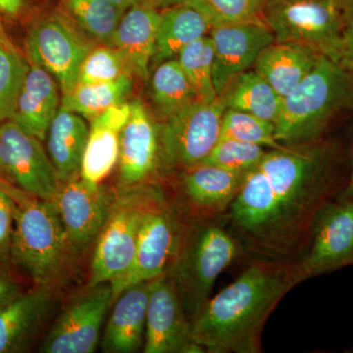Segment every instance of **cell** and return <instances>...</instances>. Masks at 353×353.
<instances>
[{
  "label": "cell",
  "instance_id": "e575fe53",
  "mask_svg": "<svg viewBox=\"0 0 353 353\" xmlns=\"http://www.w3.org/2000/svg\"><path fill=\"white\" fill-rule=\"evenodd\" d=\"M125 74L130 73L119 51L113 46L97 44L81 64L77 85L113 82Z\"/></svg>",
  "mask_w": 353,
  "mask_h": 353
},
{
  "label": "cell",
  "instance_id": "603a6c76",
  "mask_svg": "<svg viewBox=\"0 0 353 353\" xmlns=\"http://www.w3.org/2000/svg\"><path fill=\"white\" fill-rule=\"evenodd\" d=\"M57 81L46 70L30 64L12 118L20 128L44 141L59 110Z\"/></svg>",
  "mask_w": 353,
  "mask_h": 353
},
{
  "label": "cell",
  "instance_id": "5b68a950",
  "mask_svg": "<svg viewBox=\"0 0 353 353\" xmlns=\"http://www.w3.org/2000/svg\"><path fill=\"white\" fill-rule=\"evenodd\" d=\"M241 252L240 241L223 221L188 223L166 273L175 283L192 324L210 299L218 276Z\"/></svg>",
  "mask_w": 353,
  "mask_h": 353
},
{
  "label": "cell",
  "instance_id": "30bf717a",
  "mask_svg": "<svg viewBox=\"0 0 353 353\" xmlns=\"http://www.w3.org/2000/svg\"><path fill=\"white\" fill-rule=\"evenodd\" d=\"M143 185L120 190L95 241L87 287L112 283L134 262L143 208Z\"/></svg>",
  "mask_w": 353,
  "mask_h": 353
},
{
  "label": "cell",
  "instance_id": "9c48e42d",
  "mask_svg": "<svg viewBox=\"0 0 353 353\" xmlns=\"http://www.w3.org/2000/svg\"><path fill=\"white\" fill-rule=\"evenodd\" d=\"M226 106L197 101L158 124L159 169L185 170L202 163L220 141Z\"/></svg>",
  "mask_w": 353,
  "mask_h": 353
},
{
  "label": "cell",
  "instance_id": "7c38bea8",
  "mask_svg": "<svg viewBox=\"0 0 353 353\" xmlns=\"http://www.w3.org/2000/svg\"><path fill=\"white\" fill-rule=\"evenodd\" d=\"M353 264V199L329 201L316 217L303 256L294 262L301 282Z\"/></svg>",
  "mask_w": 353,
  "mask_h": 353
},
{
  "label": "cell",
  "instance_id": "ffe728a7",
  "mask_svg": "<svg viewBox=\"0 0 353 353\" xmlns=\"http://www.w3.org/2000/svg\"><path fill=\"white\" fill-rule=\"evenodd\" d=\"M131 112V104L121 103L90 121L80 176L92 185H101L118 163L120 136Z\"/></svg>",
  "mask_w": 353,
  "mask_h": 353
},
{
  "label": "cell",
  "instance_id": "836d02e7",
  "mask_svg": "<svg viewBox=\"0 0 353 353\" xmlns=\"http://www.w3.org/2000/svg\"><path fill=\"white\" fill-rule=\"evenodd\" d=\"M29 68L20 52L0 44V123L12 118Z\"/></svg>",
  "mask_w": 353,
  "mask_h": 353
},
{
  "label": "cell",
  "instance_id": "277c9868",
  "mask_svg": "<svg viewBox=\"0 0 353 353\" xmlns=\"http://www.w3.org/2000/svg\"><path fill=\"white\" fill-rule=\"evenodd\" d=\"M75 253L52 201L17 204L11 264L34 285L57 290L70 276Z\"/></svg>",
  "mask_w": 353,
  "mask_h": 353
},
{
  "label": "cell",
  "instance_id": "5bb4252c",
  "mask_svg": "<svg viewBox=\"0 0 353 353\" xmlns=\"http://www.w3.org/2000/svg\"><path fill=\"white\" fill-rule=\"evenodd\" d=\"M116 196V192L103 185H90L81 176L61 183L52 201L77 257L97 241Z\"/></svg>",
  "mask_w": 353,
  "mask_h": 353
},
{
  "label": "cell",
  "instance_id": "bcb514c9",
  "mask_svg": "<svg viewBox=\"0 0 353 353\" xmlns=\"http://www.w3.org/2000/svg\"><path fill=\"white\" fill-rule=\"evenodd\" d=\"M350 352H353V350H350Z\"/></svg>",
  "mask_w": 353,
  "mask_h": 353
},
{
  "label": "cell",
  "instance_id": "3957f363",
  "mask_svg": "<svg viewBox=\"0 0 353 353\" xmlns=\"http://www.w3.org/2000/svg\"><path fill=\"white\" fill-rule=\"evenodd\" d=\"M352 108V77L322 55L301 83L282 97L274 122L275 138L285 145L314 143L322 139L332 120Z\"/></svg>",
  "mask_w": 353,
  "mask_h": 353
},
{
  "label": "cell",
  "instance_id": "f546056e",
  "mask_svg": "<svg viewBox=\"0 0 353 353\" xmlns=\"http://www.w3.org/2000/svg\"><path fill=\"white\" fill-rule=\"evenodd\" d=\"M62 9L97 43L110 46L126 12L110 0H62Z\"/></svg>",
  "mask_w": 353,
  "mask_h": 353
},
{
  "label": "cell",
  "instance_id": "d590c367",
  "mask_svg": "<svg viewBox=\"0 0 353 353\" xmlns=\"http://www.w3.org/2000/svg\"><path fill=\"white\" fill-rule=\"evenodd\" d=\"M266 152V148L254 143L236 139H220L202 163L248 173L259 166Z\"/></svg>",
  "mask_w": 353,
  "mask_h": 353
},
{
  "label": "cell",
  "instance_id": "60d3db41",
  "mask_svg": "<svg viewBox=\"0 0 353 353\" xmlns=\"http://www.w3.org/2000/svg\"><path fill=\"white\" fill-rule=\"evenodd\" d=\"M26 0H0V13L9 16H17L23 12Z\"/></svg>",
  "mask_w": 353,
  "mask_h": 353
},
{
  "label": "cell",
  "instance_id": "8fae6325",
  "mask_svg": "<svg viewBox=\"0 0 353 353\" xmlns=\"http://www.w3.org/2000/svg\"><path fill=\"white\" fill-rule=\"evenodd\" d=\"M0 173L14 187L43 201L54 199L61 185L41 139L12 120L0 126Z\"/></svg>",
  "mask_w": 353,
  "mask_h": 353
},
{
  "label": "cell",
  "instance_id": "7402d4cb",
  "mask_svg": "<svg viewBox=\"0 0 353 353\" xmlns=\"http://www.w3.org/2000/svg\"><path fill=\"white\" fill-rule=\"evenodd\" d=\"M150 285V281L132 285L114 301L102 340L104 352L132 353L143 348Z\"/></svg>",
  "mask_w": 353,
  "mask_h": 353
},
{
  "label": "cell",
  "instance_id": "8d00e7d4",
  "mask_svg": "<svg viewBox=\"0 0 353 353\" xmlns=\"http://www.w3.org/2000/svg\"><path fill=\"white\" fill-rule=\"evenodd\" d=\"M16 206L17 203L12 197L0 190V262L11 267H13L11 264L10 252Z\"/></svg>",
  "mask_w": 353,
  "mask_h": 353
},
{
  "label": "cell",
  "instance_id": "7a4b0ae2",
  "mask_svg": "<svg viewBox=\"0 0 353 353\" xmlns=\"http://www.w3.org/2000/svg\"><path fill=\"white\" fill-rule=\"evenodd\" d=\"M301 283L294 262L259 257L210 297L192 323V339L208 353L261 352L265 323Z\"/></svg>",
  "mask_w": 353,
  "mask_h": 353
},
{
  "label": "cell",
  "instance_id": "44dd1931",
  "mask_svg": "<svg viewBox=\"0 0 353 353\" xmlns=\"http://www.w3.org/2000/svg\"><path fill=\"white\" fill-rule=\"evenodd\" d=\"M160 19L161 10L154 7H132L125 12L114 34L112 46L122 55L128 72L143 82L150 78Z\"/></svg>",
  "mask_w": 353,
  "mask_h": 353
},
{
  "label": "cell",
  "instance_id": "4316f807",
  "mask_svg": "<svg viewBox=\"0 0 353 353\" xmlns=\"http://www.w3.org/2000/svg\"><path fill=\"white\" fill-rule=\"evenodd\" d=\"M219 97L226 108L252 114L273 124L282 103V97L254 69L236 77Z\"/></svg>",
  "mask_w": 353,
  "mask_h": 353
},
{
  "label": "cell",
  "instance_id": "8992f818",
  "mask_svg": "<svg viewBox=\"0 0 353 353\" xmlns=\"http://www.w3.org/2000/svg\"><path fill=\"white\" fill-rule=\"evenodd\" d=\"M187 225L180 209L161 188L145 183L136 255L127 273L110 283L112 303L128 288L152 281L168 271Z\"/></svg>",
  "mask_w": 353,
  "mask_h": 353
},
{
  "label": "cell",
  "instance_id": "7bdbcfd3",
  "mask_svg": "<svg viewBox=\"0 0 353 353\" xmlns=\"http://www.w3.org/2000/svg\"><path fill=\"white\" fill-rule=\"evenodd\" d=\"M0 44L6 46L8 50L16 51V52H20V51L18 50V48H16L15 44L13 43V41H11L10 38H9L8 34H7L3 22H2L1 13H0Z\"/></svg>",
  "mask_w": 353,
  "mask_h": 353
},
{
  "label": "cell",
  "instance_id": "d4e9b609",
  "mask_svg": "<svg viewBox=\"0 0 353 353\" xmlns=\"http://www.w3.org/2000/svg\"><path fill=\"white\" fill-rule=\"evenodd\" d=\"M88 134L85 118L60 106L46 138V152L60 182L80 176Z\"/></svg>",
  "mask_w": 353,
  "mask_h": 353
},
{
  "label": "cell",
  "instance_id": "6da1fadb",
  "mask_svg": "<svg viewBox=\"0 0 353 353\" xmlns=\"http://www.w3.org/2000/svg\"><path fill=\"white\" fill-rule=\"evenodd\" d=\"M336 152L322 141L269 150L248 172L222 221L260 259L303 256L316 217L333 190Z\"/></svg>",
  "mask_w": 353,
  "mask_h": 353
},
{
  "label": "cell",
  "instance_id": "4fadbf2b",
  "mask_svg": "<svg viewBox=\"0 0 353 353\" xmlns=\"http://www.w3.org/2000/svg\"><path fill=\"white\" fill-rule=\"evenodd\" d=\"M111 304L110 283L87 287L57 318L41 343L39 352H94L99 343L104 318Z\"/></svg>",
  "mask_w": 353,
  "mask_h": 353
},
{
  "label": "cell",
  "instance_id": "2e32d148",
  "mask_svg": "<svg viewBox=\"0 0 353 353\" xmlns=\"http://www.w3.org/2000/svg\"><path fill=\"white\" fill-rule=\"evenodd\" d=\"M209 36L214 50L212 78L218 97L236 77L252 69L262 50L275 41L268 26L257 23L216 26Z\"/></svg>",
  "mask_w": 353,
  "mask_h": 353
},
{
  "label": "cell",
  "instance_id": "ba28073f",
  "mask_svg": "<svg viewBox=\"0 0 353 353\" xmlns=\"http://www.w3.org/2000/svg\"><path fill=\"white\" fill-rule=\"evenodd\" d=\"M97 44L63 9H57L32 24L25 51L30 64L46 70L66 94L76 88L81 64Z\"/></svg>",
  "mask_w": 353,
  "mask_h": 353
},
{
  "label": "cell",
  "instance_id": "ac0fdd59",
  "mask_svg": "<svg viewBox=\"0 0 353 353\" xmlns=\"http://www.w3.org/2000/svg\"><path fill=\"white\" fill-rule=\"evenodd\" d=\"M245 175L204 163L182 170L179 187L194 216L192 221L220 219L240 192Z\"/></svg>",
  "mask_w": 353,
  "mask_h": 353
},
{
  "label": "cell",
  "instance_id": "cb8c5ba5",
  "mask_svg": "<svg viewBox=\"0 0 353 353\" xmlns=\"http://www.w3.org/2000/svg\"><path fill=\"white\" fill-rule=\"evenodd\" d=\"M321 57L305 44L275 41L262 50L252 69L284 97L310 73Z\"/></svg>",
  "mask_w": 353,
  "mask_h": 353
},
{
  "label": "cell",
  "instance_id": "83f0119b",
  "mask_svg": "<svg viewBox=\"0 0 353 353\" xmlns=\"http://www.w3.org/2000/svg\"><path fill=\"white\" fill-rule=\"evenodd\" d=\"M150 83L153 108L161 120L199 101L196 90L183 73L178 59L157 65Z\"/></svg>",
  "mask_w": 353,
  "mask_h": 353
},
{
  "label": "cell",
  "instance_id": "ab89813d",
  "mask_svg": "<svg viewBox=\"0 0 353 353\" xmlns=\"http://www.w3.org/2000/svg\"><path fill=\"white\" fill-rule=\"evenodd\" d=\"M0 190L6 192L9 196L12 197L17 204H25L27 202L36 199V197L32 196L31 194L23 192L17 188L14 187L12 183L8 182L3 176L0 173Z\"/></svg>",
  "mask_w": 353,
  "mask_h": 353
},
{
  "label": "cell",
  "instance_id": "4dcf8cb0",
  "mask_svg": "<svg viewBox=\"0 0 353 353\" xmlns=\"http://www.w3.org/2000/svg\"><path fill=\"white\" fill-rule=\"evenodd\" d=\"M176 59L196 90L199 101H214L218 95L213 85L214 50L210 36L192 41L181 51Z\"/></svg>",
  "mask_w": 353,
  "mask_h": 353
},
{
  "label": "cell",
  "instance_id": "b9f144b4",
  "mask_svg": "<svg viewBox=\"0 0 353 353\" xmlns=\"http://www.w3.org/2000/svg\"><path fill=\"white\" fill-rule=\"evenodd\" d=\"M110 1L124 11H127L132 7L139 6L154 7L153 6V0H110Z\"/></svg>",
  "mask_w": 353,
  "mask_h": 353
},
{
  "label": "cell",
  "instance_id": "e0dca14e",
  "mask_svg": "<svg viewBox=\"0 0 353 353\" xmlns=\"http://www.w3.org/2000/svg\"><path fill=\"white\" fill-rule=\"evenodd\" d=\"M131 112L120 136L119 190L148 183L159 169L158 124L139 99L131 102Z\"/></svg>",
  "mask_w": 353,
  "mask_h": 353
},
{
  "label": "cell",
  "instance_id": "484cf974",
  "mask_svg": "<svg viewBox=\"0 0 353 353\" xmlns=\"http://www.w3.org/2000/svg\"><path fill=\"white\" fill-rule=\"evenodd\" d=\"M210 30L202 14L187 4L161 10L150 66L155 68L165 61L176 59L185 46L208 36Z\"/></svg>",
  "mask_w": 353,
  "mask_h": 353
},
{
  "label": "cell",
  "instance_id": "f1b7e54d",
  "mask_svg": "<svg viewBox=\"0 0 353 353\" xmlns=\"http://www.w3.org/2000/svg\"><path fill=\"white\" fill-rule=\"evenodd\" d=\"M132 88L131 74H125L113 82L78 85L63 94L60 106L92 121L108 109L124 103Z\"/></svg>",
  "mask_w": 353,
  "mask_h": 353
},
{
  "label": "cell",
  "instance_id": "1f68e13d",
  "mask_svg": "<svg viewBox=\"0 0 353 353\" xmlns=\"http://www.w3.org/2000/svg\"><path fill=\"white\" fill-rule=\"evenodd\" d=\"M183 3L196 9L216 26L257 23L265 24V0H185Z\"/></svg>",
  "mask_w": 353,
  "mask_h": 353
},
{
  "label": "cell",
  "instance_id": "d6986e66",
  "mask_svg": "<svg viewBox=\"0 0 353 353\" xmlns=\"http://www.w3.org/2000/svg\"><path fill=\"white\" fill-rule=\"evenodd\" d=\"M54 303V290L34 285L0 306V353L31 350L46 326Z\"/></svg>",
  "mask_w": 353,
  "mask_h": 353
},
{
  "label": "cell",
  "instance_id": "52a82bcc",
  "mask_svg": "<svg viewBox=\"0 0 353 353\" xmlns=\"http://www.w3.org/2000/svg\"><path fill=\"white\" fill-rule=\"evenodd\" d=\"M353 0H265L264 20L276 41L310 46L336 63Z\"/></svg>",
  "mask_w": 353,
  "mask_h": 353
},
{
  "label": "cell",
  "instance_id": "ee69618b",
  "mask_svg": "<svg viewBox=\"0 0 353 353\" xmlns=\"http://www.w3.org/2000/svg\"><path fill=\"white\" fill-rule=\"evenodd\" d=\"M339 199H353V152H352V171H350V178L345 187L343 188V192H341Z\"/></svg>",
  "mask_w": 353,
  "mask_h": 353
},
{
  "label": "cell",
  "instance_id": "7dc6e473",
  "mask_svg": "<svg viewBox=\"0 0 353 353\" xmlns=\"http://www.w3.org/2000/svg\"><path fill=\"white\" fill-rule=\"evenodd\" d=\"M2 123H0V126H1Z\"/></svg>",
  "mask_w": 353,
  "mask_h": 353
},
{
  "label": "cell",
  "instance_id": "f35d334b",
  "mask_svg": "<svg viewBox=\"0 0 353 353\" xmlns=\"http://www.w3.org/2000/svg\"><path fill=\"white\" fill-rule=\"evenodd\" d=\"M336 63L352 77L353 81V16L341 34L340 48Z\"/></svg>",
  "mask_w": 353,
  "mask_h": 353
},
{
  "label": "cell",
  "instance_id": "d6a6232c",
  "mask_svg": "<svg viewBox=\"0 0 353 353\" xmlns=\"http://www.w3.org/2000/svg\"><path fill=\"white\" fill-rule=\"evenodd\" d=\"M220 139H236L269 150H283L287 146L276 139L273 123L252 114L228 108L222 118Z\"/></svg>",
  "mask_w": 353,
  "mask_h": 353
},
{
  "label": "cell",
  "instance_id": "f6af8a7d",
  "mask_svg": "<svg viewBox=\"0 0 353 353\" xmlns=\"http://www.w3.org/2000/svg\"><path fill=\"white\" fill-rule=\"evenodd\" d=\"M185 1V0H153V6L158 10H164V9L180 6Z\"/></svg>",
  "mask_w": 353,
  "mask_h": 353
},
{
  "label": "cell",
  "instance_id": "9a60e30c",
  "mask_svg": "<svg viewBox=\"0 0 353 353\" xmlns=\"http://www.w3.org/2000/svg\"><path fill=\"white\" fill-rule=\"evenodd\" d=\"M145 353H202L192 339V324L168 274L150 281L146 310Z\"/></svg>",
  "mask_w": 353,
  "mask_h": 353
},
{
  "label": "cell",
  "instance_id": "74e56055",
  "mask_svg": "<svg viewBox=\"0 0 353 353\" xmlns=\"http://www.w3.org/2000/svg\"><path fill=\"white\" fill-rule=\"evenodd\" d=\"M27 290L15 268L0 262V306L8 303Z\"/></svg>",
  "mask_w": 353,
  "mask_h": 353
}]
</instances>
